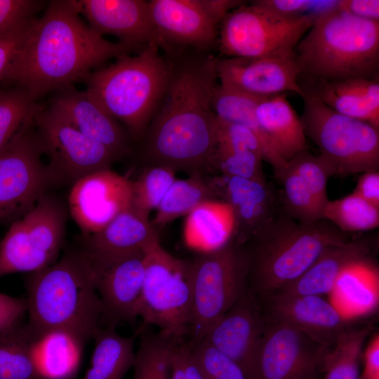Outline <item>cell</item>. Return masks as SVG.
<instances>
[{
    "label": "cell",
    "mask_w": 379,
    "mask_h": 379,
    "mask_svg": "<svg viewBox=\"0 0 379 379\" xmlns=\"http://www.w3.org/2000/svg\"><path fill=\"white\" fill-rule=\"evenodd\" d=\"M170 77L165 93L142 138L145 166L175 173H213L217 118L211 99L218 59L193 50L165 53Z\"/></svg>",
    "instance_id": "obj_1"
},
{
    "label": "cell",
    "mask_w": 379,
    "mask_h": 379,
    "mask_svg": "<svg viewBox=\"0 0 379 379\" xmlns=\"http://www.w3.org/2000/svg\"><path fill=\"white\" fill-rule=\"evenodd\" d=\"M77 1H51L36 19L6 79L36 101L46 93L84 81L91 70L133 48L112 42L86 25Z\"/></svg>",
    "instance_id": "obj_2"
},
{
    "label": "cell",
    "mask_w": 379,
    "mask_h": 379,
    "mask_svg": "<svg viewBox=\"0 0 379 379\" xmlns=\"http://www.w3.org/2000/svg\"><path fill=\"white\" fill-rule=\"evenodd\" d=\"M27 323L39 340L67 333L84 345L102 327V305L89 257L81 248L30 273L25 281Z\"/></svg>",
    "instance_id": "obj_3"
},
{
    "label": "cell",
    "mask_w": 379,
    "mask_h": 379,
    "mask_svg": "<svg viewBox=\"0 0 379 379\" xmlns=\"http://www.w3.org/2000/svg\"><path fill=\"white\" fill-rule=\"evenodd\" d=\"M336 2L317 13L295 47L300 74L328 80L379 79V22L340 11Z\"/></svg>",
    "instance_id": "obj_4"
},
{
    "label": "cell",
    "mask_w": 379,
    "mask_h": 379,
    "mask_svg": "<svg viewBox=\"0 0 379 379\" xmlns=\"http://www.w3.org/2000/svg\"><path fill=\"white\" fill-rule=\"evenodd\" d=\"M352 239L325 219L302 223L281 210L244 245L249 279L256 290L270 295L299 278L328 247Z\"/></svg>",
    "instance_id": "obj_5"
},
{
    "label": "cell",
    "mask_w": 379,
    "mask_h": 379,
    "mask_svg": "<svg viewBox=\"0 0 379 379\" xmlns=\"http://www.w3.org/2000/svg\"><path fill=\"white\" fill-rule=\"evenodd\" d=\"M160 49L150 43L138 55L120 56L84 80L88 95L121 122L134 140L144 135L168 83L170 62Z\"/></svg>",
    "instance_id": "obj_6"
},
{
    "label": "cell",
    "mask_w": 379,
    "mask_h": 379,
    "mask_svg": "<svg viewBox=\"0 0 379 379\" xmlns=\"http://www.w3.org/2000/svg\"><path fill=\"white\" fill-rule=\"evenodd\" d=\"M302 99L300 117L305 135L317 146L335 175L379 171V129L336 112L307 93Z\"/></svg>",
    "instance_id": "obj_7"
},
{
    "label": "cell",
    "mask_w": 379,
    "mask_h": 379,
    "mask_svg": "<svg viewBox=\"0 0 379 379\" xmlns=\"http://www.w3.org/2000/svg\"><path fill=\"white\" fill-rule=\"evenodd\" d=\"M192 341L201 340L208 328L246 291L249 264L244 245L232 239L222 247L190 260Z\"/></svg>",
    "instance_id": "obj_8"
},
{
    "label": "cell",
    "mask_w": 379,
    "mask_h": 379,
    "mask_svg": "<svg viewBox=\"0 0 379 379\" xmlns=\"http://www.w3.org/2000/svg\"><path fill=\"white\" fill-rule=\"evenodd\" d=\"M192 309L190 262L167 252L159 237L146 248L138 317L176 340L190 332Z\"/></svg>",
    "instance_id": "obj_9"
},
{
    "label": "cell",
    "mask_w": 379,
    "mask_h": 379,
    "mask_svg": "<svg viewBox=\"0 0 379 379\" xmlns=\"http://www.w3.org/2000/svg\"><path fill=\"white\" fill-rule=\"evenodd\" d=\"M318 13L286 18L253 3L230 11L220 23L219 44L227 58L294 57Z\"/></svg>",
    "instance_id": "obj_10"
},
{
    "label": "cell",
    "mask_w": 379,
    "mask_h": 379,
    "mask_svg": "<svg viewBox=\"0 0 379 379\" xmlns=\"http://www.w3.org/2000/svg\"><path fill=\"white\" fill-rule=\"evenodd\" d=\"M67 220L62 203L47 192L22 217L10 225L0 241V278L32 273L57 261Z\"/></svg>",
    "instance_id": "obj_11"
},
{
    "label": "cell",
    "mask_w": 379,
    "mask_h": 379,
    "mask_svg": "<svg viewBox=\"0 0 379 379\" xmlns=\"http://www.w3.org/2000/svg\"><path fill=\"white\" fill-rule=\"evenodd\" d=\"M34 121L0 152V224L11 225L30 211L53 184Z\"/></svg>",
    "instance_id": "obj_12"
},
{
    "label": "cell",
    "mask_w": 379,
    "mask_h": 379,
    "mask_svg": "<svg viewBox=\"0 0 379 379\" xmlns=\"http://www.w3.org/2000/svg\"><path fill=\"white\" fill-rule=\"evenodd\" d=\"M34 125L53 183L70 182L98 171L110 168L119 157L104 145L86 136L47 108L35 115Z\"/></svg>",
    "instance_id": "obj_13"
},
{
    "label": "cell",
    "mask_w": 379,
    "mask_h": 379,
    "mask_svg": "<svg viewBox=\"0 0 379 379\" xmlns=\"http://www.w3.org/2000/svg\"><path fill=\"white\" fill-rule=\"evenodd\" d=\"M331 345L288 323L265 324L256 379H311L323 366Z\"/></svg>",
    "instance_id": "obj_14"
},
{
    "label": "cell",
    "mask_w": 379,
    "mask_h": 379,
    "mask_svg": "<svg viewBox=\"0 0 379 379\" xmlns=\"http://www.w3.org/2000/svg\"><path fill=\"white\" fill-rule=\"evenodd\" d=\"M145 255L146 248L106 262L88 255L102 305V327L116 328L120 323H132L138 317Z\"/></svg>",
    "instance_id": "obj_15"
},
{
    "label": "cell",
    "mask_w": 379,
    "mask_h": 379,
    "mask_svg": "<svg viewBox=\"0 0 379 379\" xmlns=\"http://www.w3.org/2000/svg\"><path fill=\"white\" fill-rule=\"evenodd\" d=\"M131 180L111 170L90 173L72 185L69 211L82 235L95 233L131 206Z\"/></svg>",
    "instance_id": "obj_16"
},
{
    "label": "cell",
    "mask_w": 379,
    "mask_h": 379,
    "mask_svg": "<svg viewBox=\"0 0 379 379\" xmlns=\"http://www.w3.org/2000/svg\"><path fill=\"white\" fill-rule=\"evenodd\" d=\"M208 177L217 199L232 208L234 219L232 239L240 244L249 241L281 211L279 193L267 180L222 174Z\"/></svg>",
    "instance_id": "obj_17"
},
{
    "label": "cell",
    "mask_w": 379,
    "mask_h": 379,
    "mask_svg": "<svg viewBox=\"0 0 379 379\" xmlns=\"http://www.w3.org/2000/svg\"><path fill=\"white\" fill-rule=\"evenodd\" d=\"M265 324L254 296L246 291L213 324L201 340L236 362L249 379H256L258 355Z\"/></svg>",
    "instance_id": "obj_18"
},
{
    "label": "cell",
    "mask_w": 379,
    "mask_h": 379,
    "mask_svg": "<svg viewBox=\"0 0 379 379\" xmlns=\"http://www.w3.org/2000/svg\"><path fill=\"white\" fill-rule=\"evenodd\" d=\"M216 71L220 85L244 94L266 98L293 92L303 96L295 56L218 58Z\"/></svg>",
    "instance_id": "obj_19"
},
{
    "label": "cell",
    "mask_w": 379,
    "mask_h": 379,
    "mask_svg": "<svg viewBox=\"0 0 379 379\" xmlns=\"http://www.w3.org/2000/svg\"><path fill=\"white\" fill-rule=\"evenodd\" d=\"M149 4L158 44L164 52H205L213 46L217 26L197 0H152Z\"/></svg>",
    "instance_id": "obj_20"
},
{
    "label": "cell",
    "mask_w": 379,
    "mask_h": 379,
    "mask_svg": "<svg viewBox=\"0 0 379 379\" xmlns=\"http://www.w3.org/2000/svg\"><path fill=\"white\" fill-rule=\"evenodd\" d=\"M79 11L97 33L112 34L119 41L145 47L158 39L149 1L143 0H79Z\"/></svg>",
    "instance_id": "obj_21"
},
{
    "label": "cell",
    "mask_w": 379,
    "mask_h": 379,
    "mask_svg": "<svg viewBox=\"0 0 379 379\" xmlns=\"http://www.w3.org/2000/svg\"><path fill=\"white\" fill-rule=\"evenodd\" d=\"M58 92L47 108L53 114L119 157L128 152V133L86 91L70 86Z\"/></svg>",
    "instance_id": "obj_22"
},
{
    "label": "cell",
    "mask_w": 379,
    "mask_h": 379,
    "mask_svg": "<svg viewBox=\"0 0 379 379\" xmlns=\"http://www.w3.org/2000/svg\"><path fill=\"white\" fill-rule=\"evenodd\" d=\"M298 84L303 93L333 111L379 129V79L328 80L300 74Z\"/></svg>",
    "instance_id": "obj_23"
},
{
    "label": "cell",
    "mask_w": 379,
    "mask_h": 379,
    "mask_svg": "<svg viewBox=\"0 0 379 379\" xmlns=\"http://www.w3.org/2000/svg\"><path fill=\"white\" fill-rule=\"evenodd\" d=\"M157 231L145 217L129 206L99 231L82 235L81 249L98 261H110L145 249Z\"/></svg>",
    "instance_id": "obj_24"
},
{
    "label": "cell",
    "mask_w": 379,
    "mask_h": 379,
    "mask_svg": "<svg viewBox=\"0 0 379 379\" xmlns=\"http://www.w3.org/2000/svg\"><path fill=\"white\" fill-rule=\"evenodd\" d=\"M272 319L295 326L324 343L331 345L348 326L347 319L321 295H270Z\"/></svg>",
    "instance_id": "obj_25"
},
{
    "label": "cell",
    "mask_w": 379,
    "mask_h": 379,
    "mask_svg": "<svg viewBox=\"0 0 379 379\" xmlns=\"http://www.w3.org/2000/svg\"><path fill=\"white\" fill-rule=\"evenodd\" d=\"M378 235H366L328 247L295 281L274 293L322 295L333 291L343 270L351 262L371 255Z\"/></svg>",
    "instance_id": "obj_26"
},
{
    "label": "cell",
    "mask_w": 379,
    "mask_h": 379,
    "mask_svg": "<svg viewBox=\"0 0 379 379\" xmlns=\"http://www.w3.org/2000/svg\"><path fill=\"white\" fill-rule=\"evenodd\" d=\"M255 116L279 156L289 161L307 149L306 135L300 120L286 93L260 98Z\"/></svg>",
    "instance_id": "obj_27"
},
{
    "label": "cell",
    "mask_w": 379,
    "mask_h": 379,
    "mask_svg": "<svg viewBox=\"0 0 379 379\" xmlns=\"http://www.w3.org/2000/svg\"><path fill=\"white\" fill-rule=\"evenodd\" d=\"M234 215L230 206L221 200L204 202L188 215L184 225L187 244L201 253L217 250L232 239Z\"/></svg>",
    "instance_id": "obj_28"
},
{
    "label": "cell",
    "mask_w": 379,
    "mask_h": 379,
    "mask_svg": "<svg viewBox=\"0 0 379 379\" xmlns=\"http://www.w3.org/2000/svg\"><path fill=\"white\" fill-rule=\"evenodd\" d=\"M260 98L217 84L213 93L211 106L216 117L241 124L258 137L263 147L264 161L272 167L278 178L287 163L279 156L255 118L254 109Z\"/></svg>",
    "instance_id": "obj_29"
},
{
    "label": "cell",
    "mask_w": 379,
    "mask_h": 379,
    "mask_svg": "<svg viewBox=\"0 0 379 379\" xmlns=\"http://www.w3.org/2000/svg\"><path fill=\"white\" fill-rule=\"evenodd\" d=\"M91 367L83 379H124L135 361L134 340L115 328L101 327L93 338Z\"/></svg>",
    "instance_id": "obj_30"
},
{
    "label": "cell",
    "mask_w": 379,
    "mask_h": 379,
    "mask_svg": "<svg viewBox=\"0 0 379 379\" xmlns=\"http://www.w3.org/2000/svg\"><path fill=\"white\" fill-rule=\"evenodd\" d=\"M39 339L22 320L0 333V379H41L36 361Z\"/></svg>",
    "instance_id": "obj_31"
},
{
    "label": "cell",
    "mask_w": 379,
    "mask_h": 379,
    "mask_svg": "<svg viewBox=\"0 0 379 379\" xmlns=\"http://www.w3.org/2000/svg\"><path fill=\"white\" fill-rule=\"evenodd\" d=\"M378 288V269L369 255L348 265L338 277L333 291L347 310L362 313L375 306Z\"/></svg>",
    "instance_id": "obj_32"
},
{
    "label": "cell",
    "mask_w": 379,
    "mask_h": 379,
    "mask_svg": "<svg viewBox=\"0 0 379 379\" xmlns=\"http://www.w3.org/2000/svg\"><path fill=\"white\" fill-rule=\"evenodd\" d=\"M208 176L194 174L186 179H175L150 221L153 227L157 231L175 219L188 215L199 204L217 200Z\"/></svg>",
    "instance_id": "obj_33"
},
{
    "label": "cell",
    "mask_w": 379,
    "mask_h": 379,
    "mask_svg": "<svg viewBox=\"0 0 379 379\" xmlns=\"http://www.w3.org/2000/svg\"><path fill=\"white\" fill-rule=\"evenodd\" d=\"M84 345L71 335L51 332L36 345V361L41 379H70L77 371Z\"/></svg>",
    "instance_id": "obj_34"
},
{
    "label": "cell",
    "mask_w": 379,
    "mask_h": 379,
    "mask_svg": "<svg viewBox=\"0 0 379 379\" xmlns=\"http://www.w3.org/2000/svg\"><path fill=\"white\" fill-rule=\"evenodd\" d=\"M372 324L347 326L335 338L323 361L324 379H359L363 347Z\"/></svg>",
    "instance_id": "obj_35"
},
{
    "label": "cell",
    "mask_w": 379,
    "mask_h": 379,
    "mask_svg": "<svg viewBox=\"0 0 379 379\" xmlns=\"http://www.w3.org/2000/svg\"><path fill=\"white\" fill-rule=\"evenodd\" d=\"M321 219L345 233L367 232L379 226V207L352 192L341 199L328 200Z\"/></svg>",
    "instance_id": "obj_36"
},
{
    "label": "cell",
    "mask_w": 379,
    "mask_h": 379,
    "mask_svg": "<svg viewBox=\"0 0 379 379\" xmlns=\"http://www.w3.org/2000/svg\"><path fill=\"white\" fill-rule=\"evenodd\" d=\"M176 340L159 332H144L135 352L133 379H171V358Z\"/></svg>",
    "instance_id": "obj_37"
},
{
    "label": "cell",
    "mask_w": 379,
    "mask_h": 379,
    "mask_svg": "<svg viewBox=\"0 0 379 379\" xmlns=\"http://www.w3.org/2000/svg\"><path fill=\"white\" fill-rule=\"evenodd\" d=\"M42 108L21 87L0 92V152Z\"/></svg>",
    "instance_id": "obj_38"
},
{
    "label": "cell",
    "mask_w": 379,
    "mask_h": 379,
    "mask_svg": "<svg viewBox=\"0 0 379 379\" xmlns=\"http://www.w3.org/2000/svg\"><path fill=\"white\" fill-rule=\"evenodd\" d=\"M281 183L279 193L281 211L289 218L302 223H310L321 219L322 211L311 192L298 175L288 164L277 178Z\"/></svg>",
    "instance_id": "obj_39"
},
{
    "label": "cell",
    "mask_w": 379,
    "mask_h": 379,
    "mask_svg": "<svg viewBox=\"0 0 379 379\" xmlns=\"http://www.w3.org/2000/svg\"><path fill=\"white\" fill-rule=\"evenodd\" d=\"M139 177L131 181V207L149 218L156 210L166 192L175 180L171 169L157 165L145 166Z\"/></svg>",
    "instance_id": "obj_40"
},
{
    "label": "cell",
    "mask_w": 379,
    "mask_h": 379,
    "mask_svg": "<svg viewBox=\"0 0 379 379\" xmlns=\"http://www.w3.org/2000/svg\"><path fill=\"white\" fill-rule=\"evenodd\" d=\"M287 164L301 178L323 211L329 200L327 194L328 180L331 176L335 175L330 164L320 155L311 153L308 149L297 154Z\"/></svg>",
    "instance_id": "obj_41"
},
{
    "label": "cell",
    "mask_w": 379,
    "mask_h": 379,
    "mask_svg": "<svg viewBox=\"0 0 379 379\" xmlns=\"http://www.w3.org/2000/svg\"><path fill=\"white\" fill-rule=\"evenodd\" d=\"M260 154L246 149L216 146L212 160L213 172L253 180H267Z\"/></svg>",
    "instance_id": "obj_42"
},
{
    "label": "cell",
    "mask_w": 379,
    "mask_h": 379,
    "mask_svg": "<svg viewBox=\"0 0 379 379\" xmlns=\"http://www.w3.org/2000/svg\"><path fill=\"white\" fill-rule=\"evenodd\" d=\"M191 343L203 379H249L236 362L204 340L192 341Z\"/></svg>",
    "instance_id": "obj_43"
},
{
    "label": "cell",
    "mask_w": 379,
    "mask_h": 379,
    "mask_svg": "<svg viewBox=\"0 0 379 379\" xmlns=\"http://www.w3.org/2000/svg\"><path fill=\"white\" fill-rule=\"evenodd\" d=\"M217 118V146L231 149H246L260 154L264 150L258 137L246 127Z\"/></svg>",
    "instance_id": "obj_44"
},
{
    "label": "cell",
    "mask_w": 379,
    "mask_h": 379,
    "mask_svg": "<svg viewBox=\"0 0 379 379\" xmlns=\"http://www.w3.org/2000/svg\"><path fill=\"white\" fill-rule=\"evenodd\" d=\"M45 5L36 0H0V36L35 18Z\"/></svg>",
    "instance_id": "obj_45"
},
{
    "label": "cell",
    "mask_w": 379,
    "mask_h": 379,
    "mask_svg": "<svg viewBox=\"0 0 379 379\" xmlns=\"http://www.w3.org/2000/svg\"><path fill=\"white\" fill-rule=\"evenodd\" d=\"M251 2L283 18H295L325 11L334 6L336 1L255 0Z\"/></svg>",
    "instance_id": "obj_46"
},
{
    "label": "cell",
    "mask_w": 379,
    "mask_h": 379,
    "mask_svg": "<svg viewBox=\"0 0 379 379\" xmlns=\"http://www.w3.org/2000/svg\"><path fill=\"white\" fill-rule=\"evenodd\" d=\"M36 20V18H33L13 31L0 36V81L7 79Z\"/></svg>",
    "instance_id": "obj_47"
},
{
    "label": "cell",
    "mask_w": 379,
    "mask_h": 379,
    "mask_svg": "<svg viewBox=\"0 0 379 379\" xmlns=\"http://www.w3.org/2000/svg\"><path fill=\"white\" fill-rule=\"evenodd\" d=\"M171 379H203L194 358L191 342L176 341L171 358Z\"/></svg>",
    "instance_id": "obj_48"
},
{
    "label": "cell",
    "mask_w": 379,
    "mask_h": 379,
    "mask_svg": "<svg viewBox=\"0 0 379 379\" xmlns=\"http://www.w3.org/2000/svg\"><path fill=\"white\" fill-rule=\"evenodd\" d=\"M27 312L26 300L0 291V333L22 320Z\"/></svg>",
    "instance_id": "obj_49"
},
{
    "label": "cell",
    "mask_w": 379,
    "mask_h": 379,
    "mask_svg": "<svg viewBox=\"0 0 379 379\" xmlns=\"http://www.w3.org/2000/svg\"><path fill=\"white\" fill-rule=\"evenodd\" d=\"M335 6L355 17L379 22L378 0H340Z\"/></svg>",
    "instance_id": "obj_50"
},
{
    "label": "cell",
    "mask_w": 379,
    "mask_h": 379,
    "mask_svg": "<svg viewBox=\"0 0 379 379\" xmlns=\"http://www.w3.org/2000/svg\"><path fill=\"white\" fill-rule=\"evenodd\" d=\"M206 15L218 26L232 10L246 4L241 0H197Z\"/></svg>",
    "instance_id": "obj_51"
},
{
    "label": "cell",
    "mask_w": 379,
    "mask_h": 379,
    "mask_svg": "<svg viewBox=\"0 0 379 379\" xmlns=\"http://www.w3.org/2000/svg\"><path fill=\"white\" fill-rule=\"evenodd\" d=\"M353 192L368 203L379 207V171L362 173Z\"/></svg>",
    "instance_id": "obj_52"
},
{
    "label": "cell",
    "mask_w": 379,
    "mask_h": 379,
    "mask_svg": "<svg viewBox=\"0 0 379 379\" xmlns=\"http://www.w3.org/2000/svg\"><path fill=\"white\" fill-rule=\"evenodd\" d=\"M362 358L364 359V370L361 379H379V335L375 333L366 350Z\"/></svg>",
    "instance_id": "obj_53"
},
{
    "label": "cell",
    "mask_w": 379,
    "mask_h": 379,
    "mask_svg": "<svg viewBox=\"0 0 379 379\" xmlns=\"http://www.w3.org/2000/svg\"><path fill=\"white\" fill-rule=\"evenodd\" d=\"M359 379H361V378Z\"/></svg>",
    "instance_id": "obj_54"
}]
</instances>
